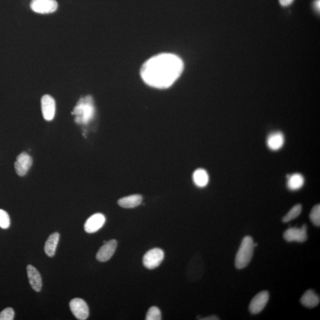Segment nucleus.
I'll return each instance as SVG.
<instances>
[{
    "label": "nucleus",
    "mask_w": 320,
    "mask_h": 320,
    "mask_svg": "<svg viewBox=\"0 0 320 320\" xmlns=\"http://www.w3.org/2000/svg\"><path fill=\"white\" fill-rule=\"evenodd\" d=\"M183 69V62L178 56L161 53L153 56L143 64L141 75L149 86L166 89L177 80Z\"/></svg>",
    "instance_id": "1"
},
{
    "label": "nucleus",
    "mask_w": 320,
    "mask_h": 320,
    "mask_svg": "<svg viewBox=\"0 0 320 320\" xmlns=\"http://www.w3.org/2000/svg\"><path fill=\"white\" fill-rule=\"evenodd\" d=\"M73 115L76 116V123L86 124L95 117V108L93 99L90 96L81 98L74 109Z\"/></svg>",
    "instance_id": "2"
},
{
    "label": "nucleus",
    "mask_w": 320,
    "mask_h": 320,
    "mask_svg": "<svg viewBox=\"0 0 320 320\" xmlns=\"http://www.w3.org/2000/svg\"><path fill=\"white\" fill-rule=\"evenodd\" d=\"M254 247L252 237L246 236L243 239L235 259V266L238 270L247 267L253 257Z\"/></svg>",
    "instance_id": "3"
},
{
    "label": "nucleus",
    "mask_w": 320,
    "mask_h": 320,
    "mask_svg": "<svg viewBox=\"0 0 320 320\" xmlns=\"http://www.w3.org/2000/svg\"><path fill=\"white\" fill-rule=\"evenodd\" d=\"M164 259V253L159 248H154L147 251L143 257L144 266L152 270L159 266Z\"/></svg>",
    "instance_id": "4"
},
{
    "label": "nucleus",
    "mask_w": 320,
    "mask_h": 320,
    "mask_svg": "<svg viewBox=\"0 0 320 320\" xmlns=\"http://www.w3.org/2000/svg\"><path fill=\"white\" fill-rule=\"evenodd\" d=\"M30 8L34 12L39 14H49L57 10L56 0H32Z\"/></svg>",
    "instance_id": "5"
},
{
    "label": "nucleus",
    "mask_w": 320,
    "mask_h": 320,
    "mask_svg": "<svg viewBox=\"0 0 320 320\" xmlns=\"http://www.w3.org/2000/svg\"><path fill=\"white\" fill-rule=\"evenodd\" d=\"M71 311L76 319L86 320L89 316V308L87 303L81 298H75L70 303Z\"/></svg>",
    "instance_id": "6"
},
{
    "label": "nucleus",
    "mask_w": 320,
    "mask_h": 320,
    "mask_svg": "<svg viewBox=\"0 0 320 320\" xmlns=\"http://www.w3.org/2000/svg\"><path fill=\"white\" fill-rule=\"evenodd\" d=\"M284 238L288 242L304 243L307 240V226L302 225L301 228H290L285 231Z\"/></svg>",
    "instance_id": "7"
},
{
    "label": "nucleus",
    "mask_w": 320,
    "mask_h": 320,
    "mask_svg": "<svg viewBox=\"0 0 320 320\" xmlns=\"http://www.w3.org/2000/svg\"><path fill=\"white\" fill-rule=\"evenodd\" d=\"M269 299H270V294L268 292H260L251 300L249 305V311L253 314L260 313L267 305Z\"/></svg>",
    "instance_id": "8"
},
{
    "label": "nucleus",
    "mask_w": 320,
    "mask_h": 320,
    "mask_svg": "<svg viewBox=\"0 0 320 320\" xmlns=\"http://www.w3.org/2000/svg\"><path fill=\"white\" fill-rule=\"evenodd\" d=\"M42 115L45 120L51 121L55 117L56 104L54 98L48 95H44L41 99Z\"/></svg>",
    "instance_id": "9"
},
{
    "label": "nucleus",
    "mask_w": 320,
    "mask_h": 320,
    "mask_svg": "<svg viewBox=\"0 0 320 320\" xmlns=\"http://www.w3.org/2000/svg\"><path fill=\"white\" fill-rule=\"evenodd\" d=\"M32 165V158L26 152H22L17 157L15 163L16 173L19 176H24Z\"/></svg>",
    "instance_id": "10"
},
{
    "label": "nucleus",
    "mask_w": 320,
    "mask_h": 320,
    "mask_svg": "<svg viewBox=\"0 0 320 320\" xmlns=\"http://www.w3.org/2000/svg\"><path fill=\"white\" fill-rule=\"evenodd\" d=\"M105 222L106 218L103 214L96 213L86 221L84 224L85 231L88 233H95L103 227Z\"/></svg>",
    "instance_id": "11"
},
{
    "label": "nucleus",
    "mask_w": 320,
    "mask_h": 320,
    "mask_svg": "<svg viewBox=\"0 0 320 320\" xmlns=\"http://www.w3.org/2000/svg\"><path fill=\"white\" fill-rule=\"evenodd\" d=\"M117 246V241L115 240H110L109 242H106L99 249L97 255H96V259L101 262L108 261L114 254Z\"/></svg>",
    "instance_id": "12"
},
{
    "label": "nucleus",
    "mask_w": 320,
    "mask_h": 320,
    "mask_svg": "<svg viewBox=\"0 0 320 320\" xmlns=\"http://www.w3.org/2000/svg\"><path fill=\"white\" fill-rule=\"evenodd\" d=\"M28 279L31 287L34 291L40 292L42 287V277L38 270L32 265L27 267Z\"/></svg>",
    "instance_id": "13"
},
{
    "label": "nucleus",
    "mask_w": 320,
    "mask_h": 320,
    "mask_svg": "<svg viewBox=\"0 0 320 320\" xmlns=\"http://www.w3.org/2000/svg\"><path fill=\"white\" fill-rule=\"evenodd\" d=\"M285 138L284 134L280 132H273L269 135L267 138L268 148L272 151H277L284 145Z\"/></svg>",
    "instance_id": "14"
},
{
    "label": "nucleus",
    "mask_w": 320,
    "mask_h": 320,
    "mask_svg": "<svg viewBox=\"0 0 320 320\" xmlns=\"http://www.w3.org/2000/svg\"><path fill=\"white\" fill-rule=\"evenodd\" d=\"M142 202V196L140 195H133L121 198L118 203L119 205L124 208H134L140 205Z\"/></svg>",
    "instance_id": "15"
},
{
    "label": "nucleus",
    "mask_w": 320,
    "mask_h": 320,
    "mask_svg": "<svg viewBox=\"0 0 320 320\" xmlns=\"http://www.w3.org/2000/svg\"><path fill=\"white\" fill-rule=\"evenodd\" d=\"M320 301L319 296L312 290L306 291L301 298V304L305 307L310 308L317 307Z\"/></svg>",
    "instance_id": "16"
},
{
    "label": "nucleus",
    "mask_w": 320,
    "mask_h": 320,
    "mask_svg": "<svg viewBox=\"0 0 320 320\" xmlns=\"http://www.w3.org/2000/svg\"><path fill=\"white\" fill-rule=\"evenodd\" d=\"M59 240V234L54 233L48 237L45 245V252L48 256L53 257L55 254L56 247L58 244Z\"/></svg>",
    "instance_id": "17"
},
{
    "label": "nucleus",
    "mask_w": 320,
    "mask_h": 320,
    "mask_svg": "<svg viewBox=\"0 0 320 320\" xmlns=\"http://www.w3.org/2000/svg\"><path fill=\"white\" fill-rule=\"evenodd\" d=\"M304 184V178L299 173L293 174L288 176L287 186L291 191H297L302 188Z\"/></svg>",
    "instance_id": "18"
},
{
    "label": "nucleus",
    "mask_w": 320,
    "mask_h": 320,
    "mask_svg": "<svg viewBox=\"0 0 320 320\" xmlns=\"http://www.w3.org/2000/svg\"><path fill=\"white\" fill-rule=\"evenodd\" d=\"M194 182L199 188H204L209 183V175L205 170L197 169L193 174Z\"/></svg>",
    "instance_id": "19"
},
{
    "label": "nucleus",
    "mask_w": 320,
    "mask_h": 320,
    "mask_svg": "<svg viewBox=\"0 0 320 320\" xmlns=\"http://www.w3.org/2000/svg\"><path fill=\"white\" fill-rule=\"evenodd\" d=\"M302 206L301 204H297L289 211L287 215L283 218L282 222L285 223L291 222L292 220L295 219L301 214Z\"/></svg>",
    "instance_id": "20"
},
{
    "label": "nucleus",
    "mask_w": 320,
    "mask_h": 320,
    "mask_svg": "<svg viewBox=\"0 0 320 320\" xmlns=\"http://www.w3.org/2000/svg\"><path fill=\"white\" fill-rule=\"evenodd\" d=\"M310 220L314 225L317 226L320 225V205L314 206L310 215Z\"/></svg>",
    "instance_id": "21"
},
{
    "label": "nucleus",
    "mask_w": 320,
    "mask_h": 320,
    "mask_svg": "<svg viewBox=\"0 0 320 320\" xmlns=\"http://www.w3.org/2000/svg\"><path fill=\"white\" fill-rule=\"evenodd\" d=\"M146 319L147 320H161V314L159 308L157 307L150 308L147 312Z\"/></svg>",
    "instance_id": "22"
},
{
    "label": "nucleus",
    "mask_w": 320,
    "mask_h": 320,
    "mask_svg": "<svg viewBox=\"0 0 320 320\" xmlns=\"http://www.w3.org/2000/svg\"><path fill=\"white\" fill-rule=\"evenodd\" d=\"M10 225V219L7 212L0 209V227L7 229Z\"/></svg>",
    "instance_id": "23"
},
{
    "label": "nucleus",
    "mask_w": 320,
    "mask_h": 320,
    "mask_svg": "<svg viewBox=\"0 0 320 320\" xmlns=\"http://www.w3.org/2000/svg\"><path fill=\"white\" fill-rule=\"evenodd\" d=\"M15 317V312L13 308H7L0 313V320H13Z\"/></svg>",
    "instance_id": "24"
},
{
    "label": "nucleus",
    "mask_w": 320,
    "mask_h": 320,
    "mask_svg": "<svg viewBox=\"0 0 320 320\" xmlns=\"http://www.w3.org/2000/svg\"><path fill=\"white\" fill-rule=\"evenodd\" d=\"M294 0H279L280 4L282 5V6H288L292 3H293Z\"/></svg>",
    "instance_id": "25"
},
{
    "label": "nucleus",
    "mask_w": 320,
    "mask_h": 320,
    "mask_svg": "<svg viewBox=\"0 0 320 320\" xmlns=\"http://www.w3.org/2000/svg\"><path fill=\"white\" fill-rule=\"evenodd\" d=\"M200 320H220L219 317L215 316H209L207 317H205V318L203 319H201Z\"/></svg>",
    "instance_id": "26"
},
{
    "label": "nucleus",
    "mask_w": 320,
    "mask_h": 320,
    "mask_svg": "<svg viewBox=\"0 0 320 320\" xmlns=\"http://www.w3.org/2000/svg\"><path fill=\"white\" fill-rule=\"evenodd\" d=\"M314 7H315L317 11H320V0H316L314 2Z\"/></svg>",
    "instance_id": "27"
}]
</instances>
